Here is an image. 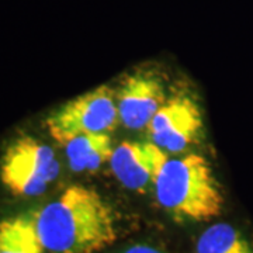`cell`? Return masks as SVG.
Segmentation results:
<instances>
[{
    "label": "cell",
    "instance_id": "cell-3",
    "mask_svg": "<svg viewBox=\"0 0 253 253\" xmlns=\"http://www.w3.org/2000/svg\"><path fill=\"white\" fill-rule=\"evenodd\" d=\"M59 172L52 148L28 135L14 139L0 161V180L17 197L42 194Z\"/></svg>",
    "mask_w": 253,
    "mask_h": 253
},
{
    "label": "cell",
    "instance_id": "cell-4",
    "mask_svg": "<svg viewBox=\"0 0 253 253\" xmlns=\"http://www.w3.org/2000/svg\"><path fill=\"white\" fill-rule=\"evenodd\" d=\"M117 99L109 86H99L66 101L46 118L51 136L65 145L83 134L111 132L117 126Z\"/></svg>",
    "mask_w": 253,
    "mask_h": 253
},
{
    "label": "cell",
    "instance_id": "cell-11",
    "mask_svg": "<svg viewBox=\"0 0 253 253\" xmlns=\"http://www.w3.org/2000/svg\"><path fill=\"white\" fill-rule=\"evenodd\" d=\"M124 253H162L159 252L158 249H154V248H149V246H134V248H129L128 251H126Z\"/></svg>",
    "mask_w": 253,
    "mask_h": 253
},
{
    "label": "cell",
    "instance_id": "cell-5",
    "mask_svg": "<svg viewBox=\"0 0 253 253\" xmlns=\"http://www.w3.org/2000/svg\"><path fill=\"white\" fill-rule=\"evenodd\" d=\"M152 142L165 152H181L199 138L203 116L197 103L187 96L166 100L148 124Z\"/></svg>",
    "mask_w": 253,
    "mask_h": 253
},
{
    "label": "cell",
    "instance_id": "cell-2",
    "mask_svg": "<svg viewBox=\"0 0 253 253\" xmlns=\"http://www.w3.org/2000/svg\"><path fill=\"white\" fill-rule=\"evenodd\" d=\"M158 203L177 219L207 221L218 217L224 196L204 156L187 154L169 159L154 184Z\"/></svg>",
    "mask_w": 253,
    "mask_h": 253
},
{
    "label": "cell",
    "instance_id": "cell-10",
    "mask_svg": "<svg viewBox=\"0 0 253 253\" xmlns=\"http://www.w3.org/2000/svg\"><path fill=\"white\" fill-rule=\"evenodd\" d=\"M197 253H253V248L236 228L219 222L200 235Z\"/></svg>",
    "mask_w": 253,
    "mask_h": 253
},
{
    "label": "cell",
    "instance_id": "cell-9",
    "mask_svg": "<svg viewBox=\"0 0 253 253\" xmlns=\"http://www.w3.org/2000/svg\"><path fill=\"white\" fill-rule=\"evenodd\" d=\"M33 214H21L0 222V253H44Z\"/></svg>",
    "mask_w": 253,
    "mask_h": 253
},
{
    "label": "cell",
    "instance_id": "cell-8",
    "mask_svg": "<svg viewBox=\"0 0 253 253\" xmlns=\"http://www.w3.org/2000/svg\"><path fill=\"white\" fill-rule=\"evenodd\" d=\"M63 148L73 172H94L101 165L109 163L114 152L109 132L75 136Z\"/></svg>",
    "mask_w": 253,
    "mask_h": 253
},
{
    "label": "cell",
    "instance_id": "cell-7",
    "mask_svg": "<svg viewBox=\"0 0 253 253\" xmlns=\"http://www.w3.org/2000/svg\"><path fill=\"white\" fill-rule=\"evenodd\" d=\"M118 120L129 129H142L151 123L165 99L162 83L154 75L135 73L123 82L117 94Z\"/></svg>",
    "mask_w": 253,
    "mask_h": 253
},
{
    "label": "cell",
    "instance_id": "cell-6",
    "mask_svg": "<svg viewBox=\"0 0 253 253\" xmlns=\"http://www.w3.org/2000/svg\"><path fill=\"white\" fill-rule=\"evenodd\" d=\"M168 161L166 152L152 141H126L114 148L109 163L114 176L124 187L142 191L154 186Z\"/></svg>",
    "mask_w": 253,
    "mask_h": 253
},
{
    "label": "cell",
    "instance_id": "cell-1",
    "mask_svg": "<svg viewBox=\"0 0 253 253\" xmlns=\"http://www.w3.org/2000/svg\"><path fill=\"white\" fill-rule=\"evenodd\" d=\"M33 219L48 253H97L117 239L113 208L96 190L81 184L33 212Z\"/></svg>",
    "mask_w": 253,
    "mask_h": 253
}]
</instances>
